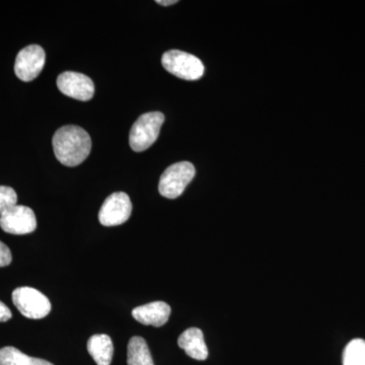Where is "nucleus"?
Here are the masks:
<instances>
[{
	"instance_id": "6e6552de",
	"label": "nucleus",
	"mask_w": 365,
	"mask_h": 365,
	"mask_svg": "<svg viewBox=\"0 0 365 365\" xmlns=\"http://www.w3.org/2000/svg\"><path fill=\"white\" fill-rule=\"evenodd\" d=\"M46 54L39 45H29L19 52L14 63V72L21 81H32L44 68Z\"/></svg>"
},
{
	"instance_id": "1a4fd4ad",
	"label": "nucleus",
	"mask_w": 365,
	"mask_h": 365,
	"mask_svg": "<svg viewBox=\"0 0 365 365\" xmlns=\"http://www.w3.org/2000/svg\"><path fill=\"white\" fill-rule=\"evenodd\" d=\"M59 91L76 100L90 101L95 95V85L88 76L79 72L66 71L57 78Z\"/></svg>"
},
{
	"instance_id": "20e7f679",
	"label": "nucleus",
	"mask_w": 365,
	"mask_h": 365,
	"mask_svg": "<svg viewBox=\"0 0 365 365\" xmlns=\"http://www.w3.org/2000/svg\"><path fill=\"white\" fill-rule=\"evenodd\" d=\"M165 71L185 81H197L202 78L204 66L198 57L179 50H170L162 57Z\"/></svg>"
},
{
	"instance_id": "f3484780",
	"label": "nucleus",
	"mask_w": 365,
	"mask_h": 365,
	"mask_svg": "<svg viewBox=\"0 0 365 365\" xmlns=\"http://www.w3.org/2000/svg\"><path fill=\"white\" fill-rule=\"evenodd\" d=\"M13 256L11 250L4 242H0V267H6L11 263Z\"/></svg>"
},
{
	"instance_id": "39448f33",
	"label": "nucleus",
	"mask_w": 365,
	"mask_h": 365,
	"mask_svg": "<svg viewBox=\"0 0 365 365\" xmlns=\"http://www.w3.org/2000/svg\"><path fill=\"white\" fill-rule=\"evenodd\" d=\"M13 302L20 313L28 319H43L51 312L50 300L35 288H16L13 292Z\"/></svg>"
},
{
	"instance_id": "7ed1b4c3",
	"label": "nucleus",
	"mask_w": 365,
	"mask_h": 365,
	"mask_svg": "<svg viewBox=\"0 0 365 365\" xmlns=\"http://www.w3.org/2000/svg\"><path fill=\"white\" fill-rule=\"evenodd\" d=\"M195 167L189 162L170 165L160 176L158 191L168 199H176L182 195L190 182L195 177Z\"/></svg>"
},
{
	"instance_id": "9d476101",
	"label": "nucleus",
	"mask_w": 365,
	"mask_h": 365,
	"mask_svg": "<svg viewBox=\"0 0 365 365\" xmlns=\"http://www.w3.org/2000/svg\"><path fill=\"white\" fill-rule=\"evenodd\" d=\"M132 316L143 325L160 328L169 321L170 307L165 302H153L135 307Z\"/></svg>"
},
{
	"instance_id": "f8f14e48",
	"label": "nucleus",
	"mask_w": 365,
	"mask_h": 365,
	"mask_svg": "<svg viewBox=\"0 0 365 365\" xmlns=\"http://www.w3.org/2000/svg\"><path fill=\"white\" fill-rule=\"evenodd\" d=\"M88 351L98 365H110L114 353L111 338L105 334L91 336L88 341Z\"/></svg>"
},
{
	"instance_id": "dca6fc26",
	"label": "nucleus",
	"mask_w": 365,
	"mask_h": 365,
	"mask_svg": "<svg viewBox=\"0 0 365 365\" xmlns=\"http://www.w3.org/2000/svg\"><path fill=\"white\" fill-rule=\"evenodd\" d=\"M18 203V195L11 187L0 186V215Z\"/></svg>"
},
{
	"instance_id": "2eb2a0df",
	"label": "nucleus",
	"mask_w": 365,
	"mask_h": 365,
	"mask_svg": "<svg viewBox=\"0 0 365 365\" xmlns=\"http://www.w3.org/2000/svg\"><path fill=\"white\" fill-rule=\"evenodd\" d=\"M343 365H365V341L354 339L346 346Z\"/></svg>"
},
{
	"instance_id": "f257e3e1",
	"label": "nucleus",
	"mask_w": 365,
	"mask_h": 365,
	"mask_svg": "<svg viewBox=\"0 0 365 365\" xmlns=\"http://www.w3.org/2000/svg\"><path fill=\"white\" fill-rule=\"evenodd\" d=\"M53 150L57 160L66 167H76L85 162L91 150L88 132L76 125H66L55 132Z\"/></svg>"
},
{
	"instance_id": "4468645a",
	"label": "nucleus",
	"mask_w": 365,
	"mask_h": 365,
	"mask_svg": "<svg viewBox=\"0 0 365 365\" xmlns=\"http://www.w3.org/2000/svg\"><path fill=\"white\" fill-rule=\"evenodd\" d=\"M0 365H54L47 360L28 356L16 348L4 347L0 349Z\"/></svg>"
},
{
	"instance_id": "ddd939ff",
	"label": "nucleus",
	"mask_w": 365,
	"mask_h": 365,
	"mask_svg": "<svg viewBox=\"0 0 365 365\" xmlns=\"http://www.w3.org/2000/svg\"><path fill=\"white\" fill-rule=\"evenodd\" d=\"M127 365H155L148 343L143 338L132 337L127 348Z\"/></svg>"
},
{
	"instance_id": "423d86ee",
	"label": "nucleus",
	"mask_w": 365,
	"mask_h": 365,
	"mask_svg": "<svg viewBox=\"0 0 365 365\" xmlns=\"http://www.w3.org/2000/svg\"><path fill=\"white\" fill-rule=\"evenodd\" d=\"M132 203L124 192H116L106 199L98 212V220L104 227L123 225L130 218Z\"/></svg>"
},
{
	"instance_id": "a211bd4d",
	"label": "nucleus",
	"mask_w": 365,
	"mask_h": 365,
	"mask_svg": "<svg viewBox=\"0 0 365 365\" xmlns=\"http://www.w3.org/2000/svg\"><path fill=\"white\" fill-rule=\"evenodd\" d=\"M11 317H13V314H11V309L4 302H0V323L9 321Z\"/></svg>"
},
{
	"instance_id": "0eeeda50",
	"label": "nucleus",
	"mask_w": 365,
	"mask_h": 365,
	"mask_svg": "<svg viewBox=\"0 0 365 365\" xmlns=\"http://www.w3.org/2000/svg\"><path fill=\"white\" fill-rule=\"evenodd\" d=\"M0 227L7 234H31L37 228L35 212L30 207L16 204L0 215Z\"/></svg>"
},
{
	"instance_id": "9b49d317",
	"label": "nucleus",
	"mask_w": 365,
	"mask_h": 365,
	"mask_svg": "<svg viewBox=\"0 0 365 365\" xmlns=\"http://www.w3.org/2000/svg\"><path fill=\"white\" fill-rule=\"evenodd\" d=\"M178 345L191 359L200 361L207 359V346L205 344L203 332L200 329L190 328L182 332L178 339Z\"/></svg>"
},
{
	"instance_id": "6ab92c4d",
	"label": "nucleus",
	"mask_w": 365,
	"mask_h": 365,
	"mask_svg": "<svg viewBox=\"0 0 365 365\" xmlns=\"http://www.w3.org/2000/svg\"><path fill=\"white\" fill-rule=\"evenodd\" d=\"M177 0H158L157 4H160V6H172V4H176Z\"/></svg>"
},
{
	"instance_id": "f03ea898",
	"label": "nucleus",
	"mask_w": 365,
	"mask_h": 365,
	"mask_svg": "<svg viewBox=\"0 0 365 365\" xmlns=\"http://www.w3.org/2000/svg\"><path fill=\"white\" fill-rule=\"evenodd\" d=\"M165 122V115L160 112H150L141 115L132 126L129 144L132 150L141 153L150 148L157 141Z\"/></svg>"
}]
</instances>
